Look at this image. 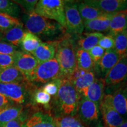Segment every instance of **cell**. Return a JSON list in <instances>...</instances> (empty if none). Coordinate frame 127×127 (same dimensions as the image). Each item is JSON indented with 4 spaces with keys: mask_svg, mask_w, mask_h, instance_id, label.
<instances>
[{
    "mask_svg": "<svg viewBox=\"0 0 127 127\" xmlns=\"http://www.w3.org/2000/svg\"><path fill=\"white\" fill-rule=\"evenodd\" d=\"M80 99V95L72 82L66 78H62L54 99L55 117L77 116Z\"/></svg>",
    "mask_w": 127,
    "mask_h": 127,
    "instance_id": "obj_1",
    "label": "cell"
},
{
    "mask_svg": "<svg viewBox=\"0 0 127 127\" xmlns=\"http://www.w3.org/2000/svg\"><path fill=\"white\" fill-rule=\"evenodd\" d=\"M22 19L28 31L38 36L52 38L63 36L66 30L57 22L38 15L34 11L24 14Z\"/></svg>",
    "mask_w": 127,
    "mask_h": 127,
    "instance_id": "obj_2",
    "label": "cell"
},
{
    "mask_svg": "<svg viewBox=\"0 0 127 127\" xmlns=\"http://www.w3.org/2000/svg\"><path fill=\"white\" fill-rule=\"evenodd\" d=\"M74 41L69 34L57 41L55 58L58 61L63 78H68L77 69Z\"/></svg>",
    "mask_w": 127,
    "mask_h": 127,
    "instance_id": "obj_3",
    "label": "cell"
},
{
    "mask_svg": "<svg viewBox=\"0 0 127 127\" xmlns=\"http://www.w3.org/2000/svg\"><path fill=\"white\" fill-rule=\"evenodd\" d=\"M60 78H63V74L55 58L39 64L35 69L26 77L27 81L31 84H47Z\"/></svg>",
    "mask_w": 127,
    "mask_h": 127,
    "instance_id": "obj_4",
    "label": "cell"
},
{
    "mask_svg": "<svg viewBox=\"0 0 127 127\" xmlns=\"http://www.w3.org/2000/svg\"><path fill=\"white\" fill-rule=\"evenodd\" d=\"M34 85L27 81L18 83H0V94L16 104L23 105L32 96Z\"/></svg>",
    "mask_w": 127,
    "mask_h": 127,
    "instance_id": "obj_5",
    "label": "cell"
},
{
    "mask_svg": "<svg viewBox=\"0 0 127 127\" xmlns=\"http://www.w3.org/2000/svg\"><path fill=\"white\" fill-rule=\"evenodd\" d=\"M34 12L38 15L54 21L65 28L64 0L38 1Z\"/></svg>",
    "mask_w": 127,
    "mask_h": 127,
    "instance_id": "obj_6",
    "label": "cell"
},
{
    "mask_svg": "<svg viewBox=\"0 0 127 127\" xmlns=\"http://www.w3.org/2000/svg\"><path fill=\"white\" fill-rule=\"evenodd\" d=\"M77 116L86 127H105L99 105L85 98H81Z\"/></svg>",
    "mask_w": 127,
    "mask_h": 127,
    "instance_id": "obj_7",
    "label": "cell"
},
{
    "mask_svg": "<svg viewBox=\"0 0 127 127\" xmlns=\"http://www.w3.org/2000/svg\"><path fill=\"white\" fill-rule=\"evenodd\" d=\"M77 2L64 1L65 29L71 34L81 35L84 30V25L78 9Z\"/></svg>",
    "mask_w": 127,
    "mask_h": 127,
    "instance_id": "obj_8",
    "label": "cell"
},
{
    "mask_svg": "<svg viewBox=\"0 0 127 127\" xmlns=\"http://www.w3.org/2000/svg\"><path fill=\"white\" fill-rule=\"evenodd\" d=\"M99 110L105 127H119L124 120L111 105L107 95H104L100 103Z\"/></svg>",
    "mask_w": 127,
    "mask_h": 127,
    "instance_id": "obj_9",
    "label": "cell"
},
{
    "mask_svg": "<svg viewBox=\"0 0 127 127\" xmlns=\"http://www.w3.org/2000/svg\"><path fill=\"white\" fill-rule=\"evenodd\" d=\"M108 86H117L127 81V55L121 58L104 79Z\"/></svg>",
    "mask_w": 127,
    "mask_h": 127,
    "instance_id": "obj_10",
    "label": "cell"
},
{
    "mask_svg": "<svg viewBox=\"0 0 127 127\" xmlns=\"http://www.w3.org/2000/svg\"><path fill=\"white\" fill-rule=\"evenodd\" d=\"M13 55L14 66L25 76V78L39 64L36 58L28 52L17 51Z\"/></svg>",
    "mask_w": 127,
    "mask_h": 127,
    "instance_id": "obj_11",
    "label": "cell"
},
{
    "mask_svg": "<svg viewBox=\"0 0 127 127\" xmlns=\"http://www.w3.org/2000/svg\"><path fill=\"white\" fill-rule=\"evenodd\" d=\"M22 127H57L55 118L48 112L39 111L27 117Z\"/></svg>",
    "mask_w": 127,
    "mask_h": 127,
    "instance_id": "obj_12",
    "label": "cell"
},
{
    "mask_svg": "<svg viewBox=\"0 0 127 127\" xmlns=\"http://www.w3.org/2000/svg\"><path fill=\"white\" fill-rule=\"evenodd\" d=\"M84 1L105 13H117L127 10V0H87Z\"/></svg>",
    "mask_w": 127,
    "mask_h": 127,
    "instance_id": "obj_13",
    "label": "cell"
},
{
    "mask_svg": "<svg viewBox=\"0 0 127 127\" xmlns=\"http://www.w3.org/2000/svg\"><path fill=\"white\" fill-rule=\"evenodd\" d=\"M115 13H104L93 20L84 22V29L88 32L108 31L111 18Z\"/></svg>",
    "mask_w": 127,
    "mask_h": 127,
    "instance_id": "obj_14",
    "label": "cell"
},
{
    "mask_svg": "<svg viewBox=\"0 0 127 127\" xmlns=\"http://www.w3.org/2000/svg\"><path fill=\"white\" fill-rule=\"evenodd\" d=\"M56 47L57 41L42 42L31 54L39 64L45 63L55 58Z\"/></svg>",
    "mask_w": 127,
    "mask_h": 127,
    "instance_id": "obj_15",
    "label": "cell"
},
{
    "mask_svg": "<svg viewBox=\"0 0 127 127\" xmlns=\"http://www.w3.org/2000/svg\"><path fill=\"white\" fill-rule=\"evenodd\" d=\"M111 105L122 117L127 116V94L124 89L118 88L112 94H107Z\"/></svg>",
    "mask_w": 127,
    "mask_h": 127,
    "instance_id": "obj_16",
    "label": "cell"
},
{
    "mask_svg": "<svg viewBox=\"0 0 127 127\" xmlns=\"http://www.w3.org/2000/svg\"><path fill=\"white\" fill-rule=\"evenodd\" d=\"M127 30V10L115 13L111 18L108 30L109 34L115 36Z\"/></svg>",
    "mask_w": 127,
    "mask_h": 127,
    "instance_id": "obj_17",
    "label": "cell"
},
{
    "mask_svg": "<svg viewBox=\"0 0 127 127\" xmlns=\"http://www.w3.org/2000/svg\"><path fill=\"white\" fill-rule=\"evenodd\" d=\"M105 82L103 78H95L88 88L85 98L99 105L104 96Z\"/></svg>",
    "mask_w": 127,
    "mask_h": 127,
    "instance_id": "obj_18",
    "label": "cell"
},
{
    "mask_svg": "<svg viewBox=\"0 0 127 127\" xmlns=\"http://www.w3.org/2000/svg\"><path fill=\"white\" fill-rule=\"evenodd\" d=\"M23 114V106L12 104L0 109V127L12 120L20 118Z\"/></svg>",
    "mask_w": 127,
    "mask_h": 127,
    "instance_id": "obj_19",
    "label": "cell"
},
{
    "mask_svg": "<svg viewBox=\"0 0 127 127\" xmlns=\"http://www.w3.org/2000/svg\"><path fill=\"white\" fill-rule=\"evenodd\" d=\"M26 80L25 76L14 66L0 68V83H18Z\"/></svg>",
    "mask_w": 127,
    "mask_h": 127,
    "instance_id": "obj_20",
    "label": "cell"
},
{
    "mask_svg": "<svg viewBox=\"0 0 127 127\" xmlns=\"http://www.w3.org/2000/svg\"><path fill=\"white\" fill-rule=\"evenodd\" d=\"M120 59V55L114 49L106 50L98 65L103 75L104 76L107 75V73L115 65Z\"/></svg>",
    "mask_w": 127,
    "mask_h": 127,
    "instance_id": "obj_21",
    "label": "cell"
},
{
    "mask_svg": "<svg viewBox=\"0 0 127 127\" xmlns=\"http://www.w3.org/2000/svg\"><path fill=\"white\" fill-rule=\"evenodd\" d=\"M95 79L93 71L87 72L85 75L72 82L75 90L79 93L81 98L86 97L88 88Z\"/></svg>",
    "mask_w": 127,
    "mask_h": 127,
    "instance_id": "obj_22",
    "label": "cell"
},
{
    "mask_svg": "<svg viewBox=\"0 0 127 127\" xmlns=\"http://www.w3.org/2000/svg\"><path fill=\"white\" fill-rule=\"evenodd\" d=\"M103 36V34L99 32L84 33L78 39V48L89 51L98 45V42Z\"/></svg>",
    "mask_w": 127,
    "mask_h": 127,
    "instance_id": "obj_23",
    "label": "cell"
},
{
    "mask_svg": "<svg viewBox=\"0 0 127 127\" xmlns=\"http://www.w3.org/2000/svg\"><path fill=\"white\" fill-rule=\"evenodd\" d=\"M77 5L79 12L84 22L94 20L104 13L97 8L87 4L84 1L77 2Z\"/></svg>",
    "mask_w": 127,
    "mask_h": 127,
    "instance_id": "obj_24",
    "label": "cell"
},
{
    "mask_svg": "<svg viewBox=\"0 0 127 127\" xmlns=\"http://www.w3.org/2000/svg\"><path fill=\"white\" fill-rule=\"evenodd\" d=\"M24 34L23 25L16 26L4 33L1 41L12 44L17 47H20Z\"/></svg>",
    "mask_w": 127,
    "mask_h": 127,
    "instance_id": "obj_25",
    "label": "cell"
},
{
    "mask_svg": "<svg viewBox=\"0 0 127 127\" xmlns=\"http://www.w3.org/2000/svg\"><path fill=\"white\" fill-rule=\"evenodd\" d=\"M77 67L89 72L93 70L95 64L88 51L77 48L75 50Z\"/></svg>",
    "mask_w": 127,
    "mask_h": 127,
    "instance_id": "obj_26",
    "label": "cell"
},
{
    "mask_svg": "<svg viewBox=\"0 0 127 127\" xmlns=\"http://www.w3.org/2000/svg\"><path fill=\"white\" fill-rule=\"evenodd\" d=\"M41 42L42 41L39 36L27 31L25 32L20 47L23 51L31 54L39 47Z\"/></svg>",
    "mask_w": 127,
    "mask_h": 127,
    "instance_id": "obj_27",
    "label": "cell"
},
{
    "mask_svg": "<svg viewBox=\"0 0 127 127\" xmlns=\"http://www.w3.org/2000/svg\"><path fill=\"white\" fill-rule=\"evenodd\" d=\"M21 9L20 6L14 1L0 0V13L17 18L20 16Z\"/></svg>",
    "mask_w": 127,
    "mask_h": 127,
    "instance_id": "obj_28",
    "label": "cell"
},
{
    "mask_svg": "<svg viewBox=\"0 0 127 127\" xmlns=\"http://www.w3.org/2000/svg\"><path fill=\"white\" fill-rule=\"evenodd\" d=\"M114 49L123 58L127 55V30L114 36Z\"/></svg>",
    "mask_w": 127,
    "mask_h": 127,
    "instance_id": "obj_29",
    "label": "cell"
},
{
    "mask_svg": "<svg viewBox=\"0 0 127 127\" xmlns=\"http://www.w3.org/2000/svg\"><path fill=\"white\" fill-rule=\"evenodd\" d=\"M57 127H85L77 116L54 117Z\"/></svg>",
    "mask_w": 127,
    "mask_h": 127,
    "instance_id": "obj_30",
    "label": "cell"
},
{
    "mask_svg": "<svg viewBox=\"0 0 127 127\" xmlns=\"http://www.w3.org/2000/svg\"><path fill=\"white\" fill-rule=\"evenodd\" d=\"M22 25L23 24L17 18L7 14L0 13V31L3 34L16 26Z\"/></svg>",
    "mask_w": 127,
    "mask_h": 127,
    "instance_id": "obj_31",
    "label": "cell"
},
{
    "mask_svg": "<svg viewBox=\"0 0 127 127\" xmlns=\"http://www.w3.org/2000/svg\"><path fill=\"white\" fill-rule=\"evenodd\" d=\"M34 101L36 104L47 106L50 104L51 97L45 92L42 91L41 88L35 90L32 94Z\"/></svg>",
    "mask_w": 127,
    "mask_h": 127,
    "instance_id": "obj_32",
    "label": "cell"
},
{
    "mask_svg": "<svg viewBox=\"0 0 127 127\" xmlns=\"http://www.w3.org/2000/svg\"><path fill=\"white\" fill-rule=\"evenodd\" d=\"M61 79H57L48 82L41 88V90L50 96H55L59 90Z\"/></svg>",
    "mask_w": 127,
    "mask_h": 127,
    "instance_id": "obj_33",
    "label": "cell"
},
{
    "mask_svg": "<svg viewBox=\"0 0 127 127\" xmlns=\"http://www.w3.org/2000/svg\"><path fill=\"white\" fill-rule=\"evenodd\" d=\"M105 51V50H104V49H102V48L100 47L98 45L95 46L91 50L89 51L88 52L91 57L92 60H93L94 63L95 65H98L104 54Z\"/></svg>",
    "mask_w": 127,
    "mask_h": 127,
    "instance_id": "obj_34",
    "label": "cell"
},
{
    "mask_svg": "<svg viewBox=\"0 0 127 127\" xmlns=\"http://www.w3.org/2000/svg\"><path fill=\"white\" fill-rule=\"evenodd\" d=\"M98 45L105 51L114 49V37L109 34L103 36L98 42Z\"/></svg>",
    "mask_w": 127,
    "mask_h": 127,
    "instance_id": "obj_35",
    "label": "cell"
},
{
    "mask_svg": "<svg viewBox=\"0 0 127 127\" xmlns=\"http://www.w3.org/2000/svg\"><path fill=\"white\" fill-rule=\"evenodd\" d=\"M17 51L18 47L4 41H0V54L13 55Z\"/></svg>",
    "mask_w": 127,
    "mask_h": 127,
    "instance_id": "obj_36",
    "label": "cell"
},
{
    "mask_svg": "<svg viewBox=\"0 0 127 127\" xmlns=\"http://www.w3.org/2000/svg\"><path fill=\"white\" fill-rule=\"evenodd\" d=\"M14 1L23 7L26 11L27 13L34 11L35 8L38 2L37 0H15Z\"/></svg>",
    "mask_w": 127,
    "mask_h": 127,
    "instance_id": "obj_37",
    "label": "cell"
},
{
    "mask_svg": "<svg viewBox=\"0 0 127 127\" xmlns=\"http://www.w3.org/2000/svg\"><path fill=\"white\" fill-rule=\"evenodd\" d=\"M14 55L0 54V68H8L14 66Z\"/></svg>",
    "mask_w": 127,
    "mask_h": 127,
    "instance_id": "obj_38",
    "label": "cell"
},
{
    "mask_svg": "<svg viewBox=\"0 0 127 127\" xmlns=\"http://www.w3.org/2000/svg\"><path fill=\"white\" fill-rule=\"evenodd\" d=\"M26 118L27 117H24L23 114L20 118L9 122L5 124L2 127H22L23 122L24 121Z\"/></svg>",
    "mask_w": 127,
    "mask_h": 127,
    "instance_id": "obj_39",
    "label": "cell"
},
{
    "mask_svg": "<svg viewBox=\"0 0 127 127\" xmlns=\"http://www.w3.org/2000/svg\"><path fill=\"white\" fill-rule=\"evenodd\" d=\"M87 72V71L77 67V69H76L69 76V77L66 78H68L69 80H70L71 82H72L73 81L75 80V79L79 78H80L81 77H82V76L85 75Z\"/></svg>",
    "mask_w": 127,
    "mask_h": 127,
    "instance_id": "obj_40",
    "label": "cell"
},
{
    "mask_svg": "<svg viewBox=\"0 0 127 127\" xmlns=\"http://www.w3.org/2000/svg\"><path fill=\"white\" fill-rule=\"evenodd\" d=\"M14 104L15 103L12 102L11 100L8 99L7 97L0 94V109Z\"/></svg>",
    "mask_w": 127,
    "mask_h": 127,
    "instance_id": "obj_41",
    "label": "cell"
},
{
    "mask_svg": "<svg viewBox=\"0 0 127 127\" xmlns=\"http://www.w3.org/2000/svg\"><path fill=\"white\" fill-rule=\"evenodd\" d=\"M119 127H127V119L124 120L123 123L120 125V126Z\"/></svg>",
    "mask_w": 127,
    "mask_h": 127,
    "instance_id": "obj_42",
    "label": "cell"
},
{
    "mask_svg": "<svg viewBox=\"0 0 127 127\" xmlns=\"http://www.w3.org/2000/svg\"><path fill=\"white\" fill-rule=\"evenodd\" d=\"M3 35H4V34H3L2 32H1L0 31V41L2 40V37H3Z\"/></svg>",
    "mask_w": 127,
    "mask_h": 127,
    "instance_id": "obj_43",
    "label": "cell"
},
{
    "mask_svg": "<svg viewBox=\"0 0 127 127\" xmlns=\"http://www.w3.org/2000/svg\"><path fill=\"white\" fill-rule=\"evenodd\" d=\"M124 90H125V93H127V87H125V88H124Z\"/></svg>",
    "mask_w": 127,
    "mask_h": 127,
    "instance_id": "obj_44",
    "label": "cell"
}]
</instances>
